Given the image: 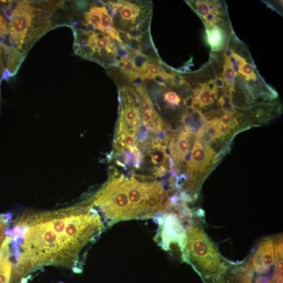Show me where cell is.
I'll use <instances>...</instances> for the list:
<instances>
[{"label":"cell","mask_w":283,"mask_h":283,"mask_svg":"<svg viewBox=\"0 0 283 283\" xmlns=\"http://www.w3.org/2000/svg\"><path fill=\"white\" fill-rule=\"evenodd\" d=\"M104 229L90 206L25 215L7 230L13 260L20 275L42 266H72L79 253Z\"/></svg>","instance_id":"6da1fadb"},{"label":"cell","mask_w":283,"mask_h":283,"mask_svg":"<svg viewBox=\"0 0 283 283\" xmlns=\"http://www.w3.org/2000/svg\"><path fill=\"white\" fill-rule=\"evenodd\" d=\"M183 259L213 273L222 266L219 253L204 232L192 223L186 233L185 245L182 250Z\"/></svg>","instance_id":"7a4b0ae2"},{"label":"cell","mask_w":283,"mask_h":283,"mask_svg":"<svg viewBox=\"0 0 283 283\" xmlns=\"http://www.w3.org/2000/svg\"><path fill=\"white\" fill-rule=\"evenodd\" d=\"M34 9L29 3L20 2L11 12L9 32L11 41L21 49L24 43L28 28L34 18Z\"/></svg>","instance_id":"3957f363"},{"label":"cell","mask_w":283,"mask_h":283,"mask_svg":"<svg viewBox=\"0 0 283 283\" xmlns=\"http://www.w3.org/2000/svg\"><path fill=\"white\" fill-rule=\"evenodd\" d=\"M159 219V233L162 247L169 250L172 244H178L182 251L185 245L186 232L178 218L174 214H165Z\"/></svg>","instance_id":"277c9868"},{"label":"cell","mask_w":283,"mask_h":283,"mask_svg":"<svg viewBox=\"0 0 283 283\" xmlns=\"http://www.w3.org/2000/svg\"><path fill=\"white\" fill-rule=\"evenodd\" d=\"M252 262L258 273H265L270 269L275 262L272 239H265L260 243L253 256Z\"/></svg>","instance_id":"5b68a950"},{"label":"cell","mask_w":283,"mask_h":283,"mask_svg":"<svg viewBox=\"0 0 283 283\" xmlns=\"http://www.w3.org/2000/svg\"><path fill=\"white\" fill-rule=\"evenodd\" d=\"M206 27V38L212 51L219 52L225 47L226 36L222 28L216 25Z\"/></svg>","instance_id":"8992f818"},{"label":"cell","mask_w":283,"mask_h":283,"mask_svg":"<svg viewBox=\"0 0 283 283\" xmlns=\"http://www.w3.org/2000/svg\"><path fill=\"white\" fill-rule=\"evenodd\" d=\"M118 11L121 19L120 24L125 28L132 27L140 13V9L137 5L126 2H122V5Z\"/></svg>","instance_id":"52a82bcc"},{"label":"cell","mask_w":283,"mask_h":283,"mask_svg":"<svg viewBox=\"0 0 283 283\" xmlns=\"http://www.w3.org/2000/svg\"><path fill=\"white\" fill-rule=\"evenodd\" d=\"M195 105L205 108L213 104L218 98V94L208 90L204 82L198 84L194 91Z\"/></svg>","instance_id":"ba28073f"},{"label":"cell","mask_w":283,"mask_h":283,"mask_svg":"<svg viewBox=\"0 0 283 283\" xmlns=\"http://www.w3.org/2000/svg\"><path fill=\"white\" fill-rule=\"evenodd\" d=\"M222 78L225 83V91L232 96L234 90V82L236 76L238 74L235 72L232 62L230 59H224L223 67Z\"/></svg>","instance_id":"9c48e42d"},{"label":"cell","mask_w":283,"mask_h":283,"mask_svg":"<svg viewBox=\"0 0 283 283\" xmlns=\"http://www.w3.org/2000/svg\"><path fill=\"white\" fill-rule=\"evenodd\" d=\"M232 58L238 64V72L243 76L247 82L257 81V75L255 73L254 69L252 64L247 63L245 59L235 53L233 55Z\"/></svg>","instance_id":"30bf717a"},{"label":"cell","mask_w":283,"mask_h":283,"mask_svg":"<svg viewBox=\"0 0 283 283\" xmlns=\"http://www.w3.org/2000/svg\"><path fill=\"white\" fill-rule=\"evenodd\" d=\"M84 18L87 24L92 25L96 30L102 31V17L95 7H92L89 12L84 13Z\"/></svg>","instance_id":"8fae6325"},{"label":"cell","mask_w":283,"mask_h":283,"mask_svg":"<svg viewBox=\"0 0 283 283\" xmlns=\"http://www.w3.org/2000/svg\"><path fill=\"white\" fill-rule=\"evenodd\" d=\"M218 105L224 113L235 115L237 111L234 107L232 102V96L228 93L224 92L218 101Z\"/></svg>","instance_id":"7c38bea8"},{"label":"cell","mask_w":283,"mask_h":283,"mask_svg":"<svg viewBox=\"0 0 283 283\" xmlns=\"http://www.w3.org/2000/svg\"><path fill=\"white\" fill-rule=\"evenodd\" d=\"M96 10L101 14L102 17V31L106 33L110 28L113 27V19L108 14L104 6L103 7L94 6Z\"/></svg>","instance_id":"4fadbf2b"},{"label":"cell","mask_w":283,"mask_h":283,"mask_svg":"<svg viewBox=\"0 0 283 283\" xmlns=\"http://www.w3.org/2000/svg\"><path fill=\"white\" fill-rule=\"evenodd\" d=\"M151 160L154 164L162 166L167 157L164 150L160 148H154L150 151Z\"/></svg>","instance_id":"5bb4252c"},{"label":"cell","mask_w":283,"mask_h":283,"mask_svg":"<svg viewBox=\"0 0 283 283\" xmlns=\"http://www.w3.org/2000/svg\"><path fill=\"white\" fill-rule=\"evenodd\" d=\"M195 7L198 15L201 17H205L210 12L209 1H197Z\"/></svg>","instance_id":"9a60e30c"},{"label":"cell","mask_w":283,"mask_h":283,"mask_svg":"<svg viewBox=\"0 0 283 283\" xmlns=\"http://www.w3.org/2000/svg\"><path fill=\"white\" fill-rule=\"evenodd\" d=\"M10 218L7 215H0V247L5 239Z\"/></svg>","instance_id":"2e32d148"},{"label":"cell","mask_w":283,"mask_h":283,"mask_svg":"<svg viewBox=\"0 0 283 283\" xmlns=\"http://www.w3.org/2000/svg\"><path fill=\"white\" fill-rule=\"evenodd\" d=\"M149 130L145 124L140 125L135 133V139L140 144L147 143L149 139Z\"/></svg>","instance_id":"e0dca14e"},{"label":"cell","mask_w":283,"mask_h":283,"mask_svg":"<svg viewBox=\"0 0 283 283\" xmlns=\"http://www.w3.org/2000/svg\"><path fill=\"white\" fill-rule=\"evenodd\" d=\"M164 101L173 107L178 106L181 102L180 97L174 91H168L164 95Z\"/></svg>","instance_id":"ac0fdd59"},{"label":"cell","mask_w":283,"mask_h":283,"mask_svg":"<svg viewBox=\"0 0 283 283\" xmlns=\"http://www.w3.org/2000/svg\"><path fill=\"white\" fill-rule=\"evenodd\" d=\"M132 154L133 155L134 166L136 168L138 169L141 166L142 162H143V154H142L140 151H139V150L137 149V147L135 148Z\"/></svg>","instance_id":"d6986e66"},{"label":"cell","mask_w":283,"mask_h":283,"mask_svg":"<svg viewBox=\"0 0 283 283\" xmlns=\"http://www.w3.org/2000/svg\"><path fill=\"white\" fill-rule=\"evenodd\" d=\"M231 151V148L229 146H226L222 150H221L218 153H217L214 157L212 164H215L219 162L224 156L228 153H229Z\"/></svg>","instance_id":"ffe728a7"},{"label":"cell","mask_w":283,"mask_h":283,"mask_svg":"<svg viewBox=\"0 0 283 283\" xmlns=\"http://www.w3.org/2000/svg\"><path fill=\"white\" fill-rule=\"evenodd\" d=\"M158 116V113H156L155 111L143 112V113H142V117H143V121L145 125L153 121Z\"/></svg>","instance_id":"44dd1931"},{"label":"cell","mask_w":283,"mask_h":283,"mask_svg":"<svg viewBox=\"0 0 283 283\" xmlns=\"http://www.w3.org/2000/svg\"><path fill=\"white\" fill-rule=\"evenodd\" d=\"M131 38L130 36L126 32L122 31H118L117 39L124 47L128 44Z\"/></svg>","instance_id":"7402d4cb"},{"label":"cell","mask_w":283,"mask_h":283,"mask_svg":"<svg viewBox=\"0 0 283 283\" xmlns=\"http://www.w3.org/2000/svg\"><path fill=\"white\" fill-rule=\"evenodd\" d=\"M148 70L149 74L151 78H152L153 77L158 75L163 74L161 72L160 67L158 65H156L155 64L148 63Z\"/></svg>","instance_id":"603a6c76"},{"label":"cell","mask_w":283,"mask_h":283,"mask_svg":"<svg viewBox=\"0 0 283 283\" xmlns=\"http://www.w3.org/2000/svg\"><path fill=\"white\" fill-rule=\"evenodd\" d=\"M188 179L186 174H180L176 178L175 186L178 189H181Z\"/></svg>","instance_id":"cb8c5ba5"},{"label":"cell","mask_w":283,"mask_h":283,"mask_svg":"<svg viewBox=\"0 0 283 283\" xmlns=\"http://www.w3.org/2000/svg\"><path fill=\"white\" fill-rule=\"evenodd\" d=\"M218 129L221 136L225 137L230 134L231 128L229 125L223 124L220 122L218 125Z\"/></svg>","instance_id":"d4e9b609"},{"label":"cell","mask_w":283,"mask_h":283,"mask_svg":"<svg viewBox=\"0 0 283 283\" xmlns=\"http://www.w3.org/2000/svg\"><path fill=\"white\" fill-rule=\"evenodd\" d=\"M9 28L6 20L0 16V36H3L8 33Z\"/></svg>","instance_id":"484cf974"},{"label":"cell","mask_w":283,"mask_h":283,"mask_svg":"<svg viewBox=\"0 0 283 283\" xmlns=\"http://www.w3.org/2000/svg\"><path fill=\"white\" fill-rule=\"evenodd\" d=\"M123 155L124 163L126 164L132 165L133 164V155L128 151L125 150L122 152Z\"/></svg>","instance_id":"4316f807"},{"label":"cell","mask_w":283,"mask_h":283,"mask_svg":"<svg viewBox=\"0 0 283 283\" xmlns=\"http://www.w3.org/2000/svg\"><path fill=\"white\" fill-rule=\"evenodd\" d=\"M132 38L140 39L143 37V34L135 26L130 28L128 32L127 33Z\"/></svg>","instance_id":"83f0119b"},{"label":"cell","mask_w":283,"mask_h":283,"mask_svg":"<svg viewBox=\"0 0 283 283\" xmlns=\"http://www.w3.org/2000/svg\"><path fill=\"white\" fill-rule=\"evenodd\" d=\"M183 104L187 109L195 108V98L192 95L188 96L184 99Z\"/></svg>","instance_id":"f1b7e54d"},{"label":"cell","mask_w":283,"mask_h":283,"mask_svg":"<svg viewBox=\"0 0 283 283\" xmlns=\"http://www.w3.org/2000/svg\"><path fill=\"white\" fill-rule=\"evenodd\" d=\"M154 81L158 83L160 86L166 87V83H167V78L163 75H158L152 77Z\"/></svg>","instance_id":"f546056e"},{"label":"cell","mask_w":283,"mask_h":283,"mask_svg":"<svg viewBox=\"0 0 283 283\" xmlns=\"http://www.w3.org/2000/svg\"><path fill=\"white\" fill-rule=\"evenodd\" d=\"M213 80L216 85L218 89L222 90V91H225V83L222 77H216Z\"/></svg>","instance_id":"4dcf8cb0"},{"label":"cell","mask_w":283,"mask_h":283,"mask_svg":"<svg viewBox=\"0 0 283 283\" xmlns=\"http://www.w3.org/2000/svg\"><path fill=\"white\" fill-rule=\"evenodd\" d=\"M181 122L184 126L190 127L193 123V120L191 115L185 113L181 117Z\"/></svg>","instance_id":"1f68e13d"},{"label":"cell","mask_w":283,"mask_h":283,"mask_svg":"<svg viewBox=\"0 0 283 283\" xmlns=\"http://www.w3.org/2000/svg\"><path fill=\"white\" fill-rule=\"evenodd\" d=\"M240 283H252V277L249 275L248 272L245 275H242L240 278Z\"/></svg>","instance_id":"d6a6232c"},{"label":"cell","mask_w":283,"mask_h":283,"mask_svg":"<svg viewBox=\"0 0 283 283\" xmlns=\"http://www.w3.org/2000/svg\"><path fill=\"white\" fill-rule=\"evenodd\" d=\"M192 158V152L188 151L185 155H184L183 160L188 163L191 161Z\"/></svg>","instance_id":"836d02e7"},{"label":"cell","mask_w":283,"mask_h":283,"mask_svg":"<svg viewBox=\"0 0 283 283\" xmlns=\"http://www.w3.org/2000/svg\"><path fill=\"white\" fill-rule=\"evenodd\" d=\"M116 162L118 166L122 167L125 169H127L126 166L123 162H122L119 160H117Z\"/></svg>","instance_id":"e575fe53"}]
</instances>
